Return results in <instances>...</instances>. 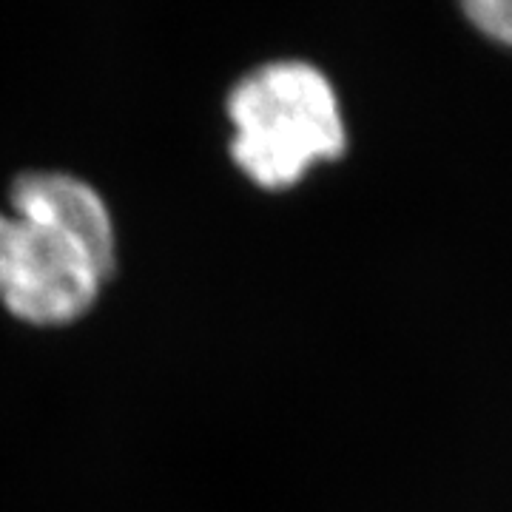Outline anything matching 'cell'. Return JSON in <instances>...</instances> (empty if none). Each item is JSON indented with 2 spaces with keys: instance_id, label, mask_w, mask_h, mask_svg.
Segmentation results:
<instances>
[{
  "instance_id": "cell-1",
  "label": "cell",
  "mask_w": 512,
  "mask_h": 512,
  "mask_svg": "<svg viewBox=\"0 0 512 512\" xmlns=\"http://www.w3.org/2000/svg\"><path fill=\"white\" fill-rule=\"evenodd\" d=\"M231 160L262 191H288L350 146L342 97L325 69L282 57L245 72L225 97Z\"/></svg>"
},
{
  "instance_id": "cell-2",
  "label": "cell",
  "mask_w": 512,
  "mask_h": 512,
  "mask_svg": "<svg viewBox=\"0 0 512 512\" xmlns=\"http://www.w3.org/2000/svg\"><path fill=\"white\" fill-rule=\"evenodd\" d=\"M111 276L80 239L0 211V305L20 322L72 325L92 311Z\"/></svg>"
},
{
  "instance_id": "cell-3",
  "label": "cell",
  "mask_w": 512,
  "mask_h": 512,
  "mask_svg": "<svg viewBox=\"0 0 512 512\" xmlns=\"http://www.w3.org/2000/svg\"><path fill=\"white\" fill-rule=\"evenodd\" d=\"M9 211L80 239L109 271H117V228L109 202L69 171H23L9 188Z\"/></svg>"
},
{
  "instance_id": "cell-4",
  "label": "cell",
  "mask_w": 512,
  "mask_h": 512,
  "mask_svg": "<svg viewBox=\"0 0 512 512\" xmlns=\"http://www.w3.org/2000/svg\"><path fill=\"white\" fill-rule=\"evenodd\" d=\"M453 6L481 43L512 55V0H453Z\"/></svg>"
}]
</instances>
